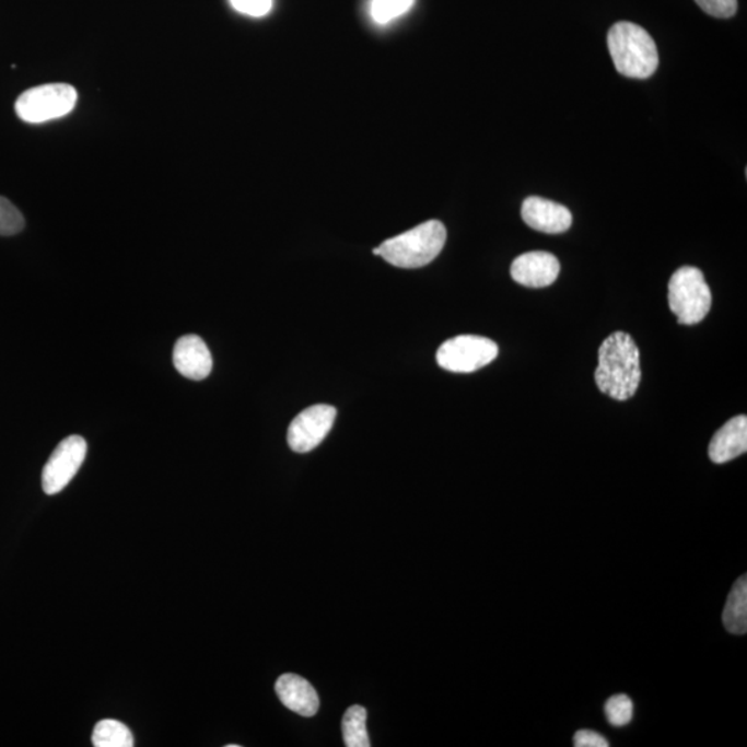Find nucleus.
Listing matches in <instances>:
<instances>
[{
    "mask_svg": "<svg viewBox=\"0 0 747 747\" xmlns=\"http://www.w3.org/2000/svg\"><path fill=\"white\" fill-rule=\"evenodd\" d=\"M92 744L96 747H132L133 735L117 720H102L93 730Z\"/></svg>",
    "mask_w": 747,
    "mask_h": 747,
    "instance_id": "nucleus-15",
    "label": "nucleus"
},
{
    "mask_svg": "<svg viewBox=\"0 0 747 747\" xmlns=\"http://www.w3.org/2000/svg\"><path fill=\"white\" fill-rule=\"evenodd\" d=\"M174 364L183 377L201 381L212 371V354L198 336H185L176 342Z\"/></svg>",
    "mask_w": 747,
    "mask_h": 747,
    "instance_id": "nucleus-11",
    "label": "nucleus"
},
{
    "mask_svg": "<svg viewBox=\"0 0 747 747\" xmlns=\"http://www.w3.org/2000/svg\"><path fill=\"white\" fill-rule=\"evenodd\" d=\"M24 226L23 213L8 198L0 197V236H14Z\"/></svg>",
    "mask_w": 747,
    "mask_h": 747,
    "instance_id": "nucleus-19",
    "label": "nucleus"
},
{
    "mask_svg": "<svg viewBox=\"0 0 747 747\" xmlns=\"http://www.w3.org/2000/svg\"><path fill=\"white\" fill-rule=\"evenodd\" d=\"M668 305L684 326H693L709 315L712 307L710 291L702 270L684 266L674 271L668 283Z\"/></svg>",
    "mask_w": 747,
    "mask_h": 747,
    "instance_id": "nucleus-4",
    "label": "nucleus"
},
{
    "mask_svg": "<svg viewBox=\"0 0 747 747\" xmlns=\"http://www.w3.org/2000/svg\"><path fill=\"white\" fill-rule=\"evenodd\" d=\"M86 452V441L82 436L72 435L61 441L42 471L44 492L55 495L65 490L80 471L85 462Z\"/></svg>",
    "mask_w": 747,
    "mask_h": 747,
    "instance_id": "nucleus-7",
    "label": "nucleus"
},
{
    "mask_svg": "<svg viewBox=\"0 0 747 747\" xmlns=\"http://www.w3.org/2000/svg\"><path fill=\"white\" fill-rule=\"evenodd\" d=\"M77 102L75 87L68 83H48L24 92L15 102V113L24 122L44 124L66 117Z\"/></svg>",
    "mask_w": 747,
    "mask_h": 747,
    "instance_id": "nucleus-5",
    "label": "nucleus"
},
{
    "mask_svg": "<svg viewBox=\"0 0 747 747\" xmlns=\"http://www.w3.org/2000/svg\"><path fill=\"white\" fill-rule=\"evenodd\" d=\"M415 2L416 0H373L371 15L375 23L388 24L392 20L409 12Z\"/></svg>",
    "mask_w": 747,
    "mask_h": 747,
    "instance_id": "nucleus-18",
    "label": "nucleus"
},
{
    "mask_svg": "<svg viewBox=\"0 0 747 747\" xmlns=\"http://www.w3.org/2000/svg\"><path fill=\"white\" fill-rule=\"evenodd\" d=\"M237 12L250 17H264L273 8V0H230Z\"/></svg>",
    "mask_w": 747,
    "mask_h": 747,
    "instance_id": "nucleus-21",
    "label": "nucleus"
},
{
    "mask_svg": "<svg viewBox=\"0 0 747 747\" xmlns=\"http://www.w3.org/2000/svg\"><path fill=\"white\" fill-rule=\"evenodd\" d=\"M723 621L731 634L744 635L747 631V579L735 583L725 604Z\"/></svg>",
    "mask_w": 747,
    "mask_h": 747,
    "instance_id": "nucleus-14",
    "label": "nucleus"
},
{
    "mask_svg": "<svg viewBox=\"0 0 747 747\" xmlns=\"http://www.w3.org/2000/svg\"><path fill=\"white\" fill-rule=\"evenodd\" d=\"M573 745L576 747H608L609 742L595 731L580 730L574 735Z\"/></svg>",
    "mask_w": 747,
    "mask_h": 747,
    "instance_id": "nucleus-22",
    "label": "nucleus"
},
{
    "mask_svg": "<svg viewBox=\"0 0 747 747\" xmlns=\"http://www.w3.org/2000/svg\"><path fill=\"white\" fill-rule=\"evenodd\" d=\"M336 407L316 405L303 410L289 428V445L295 453H310L330 433L336 421Z\"/></svg>",
    "mask_w": 747,
    "mask_h": 747,
    "instance_id": "nucleus-8",
    "label": "nucleus"
},
{
    "mask_svg": "<svg viewBox=\"0 0 747 747\" xmlns=\"http://www.w3.org/2000/svg\"><path fill=\"white\" fill-rule=\"evenodd\" d=\"M609 54L619 74L645 80L655 74L660 55L655 40L640 25L621 21L609 30Z\"/></svg>",
    "mask_w": 747,
    "mask_h": 747,
    "instance_id": "nucleus-2",
    "label": "nucleus"
},
{
    "mask_svg": "<svg viewBox=\"0 0 747 747\" xmlns=\"http://www.w3.org/2000/svg\"><path fill=\"white\" fill-rule=\"evenodd\" d=\"M704 13L715 19H731L738 10V0H695Z\"/></svg>",
    "mask_w": 747,
    "mask_h": 747,
    "instance_id": "nucleus-20",
    "label": "nucleus"
},
{
    "mask_svg": "<svg viewBox=\"0 0 747 747\" xmlns=\"http://www.w3.org/2000/svg\"><path fill=\"white\" fill-rule=\"evenodd\" d=\"M226 747H240V745H227Z\"/></svg>",
    "mask_w": 747,
    "mask_h": 747,
    "instance_id": "nucleus-23",
    "label": "nucleus"
},
{
    "mask_svg": "<svg viewBox=\"0 0 747 747\" xmlns=\"http://www.w3.org/2000/svg\"><path fill=\"white\" fill-rule=\"evenodd\" d=\"M640 350L629 334L616 331L598 350L595 384L615 400L633 398L641 383Z\"/></svg>",
    "mask_w": 747,
    "mask_h": 747,
    "instance_id": "nucleus-1",
    "label": "nucleus"
},
{
    "mask_svg": "<svg viewBox=\"0 0 747 747\" xmlns=\"http://www.w3.org/2000/svg\"><path fill=\"white\" fill-rule=\"evenodd\" d=\"M634 707L633 700L627 695H615V697L606 700L605 714L609 724L614 727H625L633 720Z\"/></svg>",
    "mask_w": 747,
    "mask_h": 747,
    "instance_id": "nucleus-17",
    "label": "nucleus"
},
{
    "mask_svg": "<svg viewBox=\"0 0 747 747\" xmlns=\"http://www.w3.org/2000/svg\"><path fill=\"white\" fill-rule=\"evenodd\" d=\"M276 692L287 709L303 717H313L320 707L316 689L296 674H283L276 682Z\"/></svg>",
    "mask_w": 747,
    "mask_h": 747,
    "instance_id": "nucleus-12",
    "label": "nucleus"
},
{
    "mask_svg": "<svg viewBox=\"0 0 747 747\" xmlns=\"http://www.w3.org/2000/svg\"><path fill=\"white\" fill-rule=\"evenodd\" d=\"M445 224L430 221L381 244L380 256L401 269H418L431 264L445 247Z\"/></svg>",
    "mask_w": 747,
    "mask_h": 747,
    "instance_id": "nucleus-3",
    "label": "nucleus"
},
{
    "mask_svg": "<svg viewBox=\"0 0 747 747\" xmlns=\"http://www.w3.org/2000/svg\"><path fill=\"white\" fill-rule=\"evenodd\" d=\"M522 218L527 226L547 234L565 233L573 221L567 207L541 197L526 198L522 206Z\"/></svg>",
    "mask_w": 747,
    "mask_h": 747,
    "instance_id": "nucleus-10",
    "label": "nucleus"
},
{
    "mask_svg": "<svg viewBox=\"0 0 747 747\" xmlns=\"http://www.w3.org/2000/svg\"><path fill=\"white\" fill-rule=\"evenodd\" d=\"M561 265L557 256L546 250H533L518 256L511 266V276L516 283L529 289H542L558 279Z\"/></svg>",
    "mask_w": 747,
    "mask_h": 747,
    "instance_id": "nucleus-9",
    "label": "nucleus"
},
{
    "mask_svg": "<svg viewBox=\"0 0 747 747\" xmlns=\"http://www.w3.org/2000/svg\"><path fill=\"white\" fill-rule=\"evenodd\" d=\"M499 357L498 343L478 336H459L448 339L439 348L437 364L452 373H474Z\"/></svg>",
    "mask_w": 747,
    "mask_h": 747,
    "instance_id": "nucleus-6",
    "label": "nucleus"
},
{
    "mask_svg": "<svg viewBox=\"0 0 747 747\" xmlns=\"http://www.w3.org/2000/svg\"><path fill=\"white\" fill-rule=\"evenodd\" d=\"M367 712L363 707L354 704L349 708L342 720V734L345 746L348 747H370L367 727H365Z\"/></svg>",
    "mask_w": 747,
    "mask_h": 747,
    "instance_id": "nucleus-16",
    "label": "nucleus"
},
{
    "mask_svg": "<svg viewBox=\"0 0 747 747\" xmlns=\"http://www.w3.org/2000/svg\"><path fill=\"white\" fill-rule=\"evenodd\" d=\"M747 451V418L738 416L720 428L709 445V457L714 464H725Z\"/></svg>",
    "mask_w": 747,
    "mask_h": 747,
    "instance_id": "nucleus-13",
    "label": "nucleus"
}]
</instances>
